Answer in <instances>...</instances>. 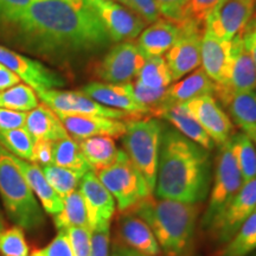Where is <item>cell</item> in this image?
<instances>
[{
    "instance_id": "obj_1",
    "label": "cell",
    "mask_w": 256,
    "mask_h": 256,
    "mask_svg": "<svg viewBox=\"0 0 256 256\" xmlns=\"http://www.w3.org/2000/svg\"><path fill=\"white\" fill-rule=\"evenodd\" d=\"M4 40L51 60L100 52L113 43L84 0H34Z\"/></svg>"
},
{
    "instance_id": "obj_2",
    "label": "cell",
    "mask_w": 256,
    "mask_h": 256,
    "mask_svg": "<svg viewBox=\"0 0 256 256\" xmlns=\"http://www.w3.org/2000/svg\"><path fill=\"white\" fill-rule=\"evenodd\" d=\"M211 185L209 151L177 130L162 132L156 197L200 204Z\"/></svg>"
},
{
    "instance_id": "obj_3",
    "label": "cell",
    "mask_w": 256,
    "mask_h": 256,
    "mask_svg": "<svg viewBox=\"0 0 256 256\" xmlns=\"http://www.w3.org/2000/svg\"><path fill=\"white\" fill-rule=\"evenodd\" d=\"M130 212L148 224L166 256H182L191 244L200 206L151 196L138 203Z\"/></svg>"
},
{
    "instance_id": "obj_4",
    "label": "cell",
    "mask_w": 256,
    "mask_h": 256,
    "mask_svg": "<svg viewBox=\"0 0 256 256\" xmlns=\"http://www.w3.org/2000/svg\"><path fill=\"white\" fill-rule=\"evenodd\" d=\"M0 198L6 215L20 228L38 229L44 223V214L11 153L0 145Z\"/></svg>"
},
{
    "instance_id": "obj_5",
    "label": "cell",
    "mask_w": 256,
    "mask_h": 256,
    "mask_svg": "<svg viewBox=\"0 0 256 256\" xmlns=\"http://www.w3.org/2000/svg\"><path fill=\"white\" fill-rule=\"evenodd\" d=\"M162 124L156 118L127 120L122 136L124 151L148 188L154 194L158 172Z\"/></svg>"
},
{
    "instance_id": "obj_6",
    "label": "cell",
    "mask_w": 256,
    "mask_h": 256,
    "mask_svg": "<svg viewBox=\"0 0 256 256\" xmlns=\"http://www.w3.org/2000/svg\"><path fill=\"white\" fill-rule=\"evenodd\" d=\"M95 174L116 200L118 210L121 214L130 212L138 203L153 196L122 150H120L119 156L113 165L95 172Z\"/></svg>"
},
{
    "instance_id": "obj_7",
    "label": "cell",
    "mask_w": 256,
    "mask_h": 256,
    "mask_svg": "<svg viewBox=\"0 0 256 256\" xmlns=\"http://www.w3.org/2000/svg\"><path fill=\"white\" fill-rule=\"evenodd\" d=\"M243 184L244 183L236 160L232 136L226 144L220 145V152L217 154L209 204L202 220L204 228L206 229L210 226L217 214L241 190Z\"/></svg>"
},
{
    "instance_id": "obj_8",
    "label": "cell",
    "mask_w": 256,
    "mask_h": 256,
    "mask_svg": "<svg viewBox=\"0 0 256 256\" xmlns=\"http://www.w3.org/2000/svg\"><path fill=\"white\" fill-rule=\"evenodd\" d=\"M146 57L132 40L120 42L107 51L104 58L96 64L98 78L112 84H126L136 78Z\"/></svg>"
},
{
    "instance_id": "obj_9",
    "label": "cell",
    "mask_w": 256,
    "mask_h": 256,
    "mask_svg": "<svg viewBox=\"0 0 256 256\" xmlns=\"http://www.w3.org/2000/svg\"><path fill=\"white\" fill-rule=\"evenodd\" d=\"M256 209V178L243 184L236 196L220 211L206 229L214 240L226 243Z\"/></svg>"
},
{
    "instance_id": "obj_10",
    "label": "cell",
    "mask_w": 256,
    "mask_h": 256,
    "mask_svg": "<svg viewBox=\"0 0 256 256\" xmlns=\"http://www.w3.org/2000/svg\"><path fill=\"white\" fill-rule=\"evenodd\" d=\"M38 98L55 113L68 115H98L118 120L136 119L138 115L104 107L81 92L49 89L38 92Z\"/></svg>"
},
{
    "instance_id": "obj_11",
    "label": "cell",
    "mask_w": 256,
    "mask_h": 256,
    "mask_svg": "<svg viewBox=\"0 0 256 256\" xmlns=\"http://www.w3.org/2000/svg\"><path fill=\"white\" fill-rule=\"evenodd\" d=\"M255 12V0H220L208 14L204 28L230 42L246 30Z\"/></svg>"
},
{
    "instance_id": "obj_12",
    "label": "cell",
    "mask_w": 256,
    "mask_h": 256,
    "mask_svg": "<svg viewBox=\"0 0 256 256\" xmlns=\"http://www.w3.org/2000/svg\"><path fill=\"white\" fill-rule=\"evenodd\" d=\"M100 18L113 43L138 38L147 23L136 14L114 0H84Z\"/></svg>"
},
{
    "instance_id": "obj_13",
    "label": "cell",
    "mask_w": 256,
    "mask_h": 256,
    "mask_svg": "<svg viewBox=\"0 0 256 256\" xmlns=\"http://www.w3.org/2000/svg\"><path fill=\"white\" fill-rule=\"evenodd\" d=\"M256 89V66L243 43L242 34L232 40L228 81L224 87H216L215 96L226 106L234 95Z\"/></svg>"
},
{
    "instance_id": "obj_14",
    "label": "cell",
    "mask_w": 256,
    "mask_h": 256,
    "mask_svg": "<svg viewBox=\"0 0 256 256\" xmlns=\"http://www.w3.org/2000/svg\"><path fill=\"white\" fill-rule=\"evenodd\" d=\"M0 63L8 66L19 76L25 84L34 92H40L49 89H60L66 86V80L55 70L48 68L40 60L30 58L0 44Z\"/></svg>"
},
{
    "instance_id": "obj_15",
    "label": "cell",
    "mask_w": 256,
    "mask_h": 256,
    "mask_svg": "<svg viewBox=\"0 0 256 256\" xmlns=\"http://www.w3.org/2000/svg\"><path fill=\"white\" fill-rule=\"evenodd\" d=\"M203 34L204 26L200 25L191 23L180 25V34L177 42L165 54L172 81H178L200 68Z\"/></svg>"
},
{
    "instance_id": "obj_16",
    "label": "cell",
    "mask_w": 256,
    "mask_h": 256,
    "mask_svg": "<svg viewBox=\"0 0 256 256\" xmlns=\"http://www.w3.org/2000/svg\"><path fill=\"white\" fill-rule=\"evenodd\" d=\"M185 106L215 145H223L232 136V121L214 95L198 96L185 102Z\"/></svg>"
},
{
    "instance_id": "obj_17",
    "label": "cell",
    "mask_w": 256,
    "mask_h": 256,
    "mask_svg": "<svg viewBox=\"0 0 256 256\" xmlns=\"http://www.w3.org/2000/svg\"><path fill=\"white\" fill-rule=\"evenodd\" d=\"M80 92L104 107L126 112L138 116L151 113L148 108L136 101L133 92V82L126 84L90 82L82 87Z\"/></svg>"
},
{
    "instance_id": "obj_18",
    "label": "cell",
    "mask_w": 256,
    "mask_h": 256,
    "mask_svg": "<svg viewBox=\"0 0 256 256\" xmlns=\"http://www.w3.org/2000/svg\"><path fill=\"white\" fill-rule=\"evenodd\" d=\"M78 190L87 208L90 229L110 224L116 206L110 192L104 188L94 171H88L80 182Z\"/></svg>"
},
{
    "instance_id": "obj_19",
    "label": "cell",
    "mask_w": 256,
    "mask_h": 256,
    "mask_svg": "<svg viewBox=\"0 0 256 256\" xmlns=\"http://www.w3.org/2000/svg\"><path fill=\"white\" fill-rule=\"evenodd\" d=\"M64 128L75 140L87 139L92 136H107L122 138L127 130V120L110 119L98 115H68L58 114Z\"/></svg>"
},
{
    "instance_id": "obj_20",
    "label": "cell",
    "mask_w": 256,
    "mask_h": 256,
    "mask_svg": "<svg viewBox=\"0 0 256 256\" xmlns=\"http://www.w3.org/2000/svg\"><path fill=\"white\" fill-rule=\"evenodd\" d=\"M118 235L124 247L148 256H159L162 252L152 229L136 214L124 212L120 216Z\"/></svg>"
},
{
    "instance_id": "obj_21",
    "label": "cell",
    "mask_w": 256,
    "mask_h": 256,
    "mask_svg": "<svg viewBox=\"0 0 256 256\" xmlns=\"http://www.w3.org/2000/svg\"><path fill=\"white\" fill-rule=\"evenodd\" d=\"M232 40L217 38L212 32L204 28L202 38L200 58L203 70L216 83V87H224L228 81Z\"/></svg>"
},
{
    "instance_id": "obj_22",
    "label": "cell",
    "mask_w": 256,
    "mask_h": 256,
    "mask_svg": "<svg viewBox=\"0 0 256 256\" xmlns=\"http://www.w3.org/2000/svg\"><path fill=\"white\" fill-rule=\"evenodd\" d=\"M216 92V83L211 80L203 68H197L194 70L190 75L184 78L180 82L168 86L166 88V94L164 101L160 104L158 110L153 112L156 114L159 110L170 107L172 104H185V102L192 100L203 95H214Z\"/></svg>"
},
{
    "instance_id": "obj_23",
    "label": "cell",
    "mask_w": 256,
    "mask_h": 256,
    "mask_svg": "<svg viewBox=\"0 0 256 256\" xmlns=\"http://www.w3.org/2000/svg\"><path fill=\"white\" fill-rule=\"evenodd\" d=\"M11 156L14 164L17 165L19 171L24 176L28 186H30L32 192L34 194V196L40 200L44 211L49 214V215H57L63 209V200L51 188V185L48 183L40 166L32 162L18 158V156H14V154Z\"/></svg>"
},
{
    "instance_id": "obj_24",
    "label": "cell",
    "mask_w": 256,
    "mask_h": 256,
    "mask_svg": "<svg viewBox=\"0 0 256 256\" xmlns=\"http://www.w3.org/2000/svg\"><path fill=\"white\" fill-rule=\"evenodd\" d=\"M180 34V26L160 18L138 36L136 46L145 57L162 56L171 49Z\"/></svg>"
},
{
    "instance_id": "obj_25",
    "label": "cell",
    "mask_w": 256,
    "mask_h": 256,
    "mask_svg": "<svg viewBox=\"0 0 256 256\" xmlns=\"http://www.w3.org/2000/svg\"><path fill=\"white\" fill-rule=\"evenodd\" d=\"M24 127L34 140H46L54 142L70 136L58 115L43 102L28 112Z\"/></svg>"
},
{
    "instance_id": "obj_26",
    "label": "cell",
    "mask_w": 256,
    "mask_h": 256,
    "mask_svg": "<svg viewBox=\"0 0 256 256\" xmlns=\"http://www.w3.org/2000/svg\"><path fill=\"white\" fill-rule=\"evenodd\" d=\"M156 116L164 118L168 122L174 124L178 132L196 142L197 145L206 148V151H211L215 147V142L211 140L203 127L198 124V121L192 116L185 104H172L170 107H166L164 110H159Z\"/></svg>"
},
{
    "instance_id": "obj_27",
    "label": "cell",
    "mask_w": 256,
    "mask_h": 256,
    "mask_svg": "<svg viewBox=\"0 0 256 256\" xmlns=\"http://www.w3.org/2000/svg\"><path fill=\"white\" fill-rule=\"evenodd\" d=\"M78 142L92 171L94 172L110 168L119 156L120 150H118L114 138L112 136H92L78 140Z\"/></svg>"
},
{
    "instance_id": "obj_28",
    "label": "cell",
    "mask_w": 256,
    "mask_h": 256,
    "mask_svg": "<svg viewBox=\"0 0 256 256\" xmlns=\"http://www.w3.org/2000/svg\"><path fill=\"white\" fill-rule=\"evenodd\" d=\"M232 119L243 130L252 136L256 133V89L234 95L226 104Z\"/></svg>"
},
{
    "instance_id": "obj_29",
    "label": "cell",
    "mask_w": 256,
    "mask_h": 256,
    "mask_svg": "<svg viewBox=\"0 0 256 256\" xmlns=\"http://www.w3.org/2000/svg\"><path fill=\"white\" fill-rule=\"evenodd\" d=\"M54 223L58 230H66L74 226L90 229L87 208L80 190H75L64 198L63 209L54 216Z\"/></svg>"
},
{
    "instance_id": "obj_30",
    "label": "cell",
    "mask_w": 256,
    "mask_h": 256,
    "mask_svg": "<svg viewBox=\"0 0 256 256\" xmlns=\"http://www.w3.org/2000/svg\"><path fill=\"white\" fill-rule=\"evenodd\" d=\"M52 164L81 174L92 171L90 166L80 148L78 140L72 139V136L52 142Z\"/></svg>"
},
{
    "instance_id": "obj_31",
    "label": "cell",
    "mask_w": 256,
    "mask_h": 256,
    "mask_svg": "<svg viewBox=\"0 0 256 256\" xmlns=\"http://www.w3.org/2000/svg\"><path fill=\"white\" fill-rule=\"evenodd\" d=\"M256 250V209L235 235L229 240L220 256H247Z\"/></svg>"
},
{
    "instance_id": "obj_32",
    "label": "cell",
    "mask_w": 256,
    "mask_h": 256,
    "mask_svg": "<svg viewBox=\"0 0 256 256\" xmlns=\"http://www.w3.org/2000/svg\"><path fill=\"white\" fill-rule=\"evenodd\" d=\"M38 104L40 98L37 92L25 83H19L5 90H0V108L28 113Z\"/></svg>"
},
{
    "instance_id": "obj_33",
    "label": "cell",
    "mask_w": 256,
    "mask_h": 256,
    "mask_svg": "<svg viewBox=\"0 0 256 256\" xmlns=\"http://www.w3.org/2000/svg\"><path fill=\"white\" fill-rule=\"evenodd\" d=\"M42 171L46 176L48 183L51 188L60 194V197L64 200L68 194L75 190H78L80 182L86 174L74 171V170L60 168L55 164H49L46 166H40Z\"/></svg>"
},
{
    "instance_id": "obj_34",
    "label": "cell",
    "mask_w": 256,
    "mask_h": 256,
    "mask_svg": "<svg viewBox=\"0 0 256 256\" xmlns=\"http://www.w3.org/2000/svg\"><path fill=\"white\" fill-rule=\"evenodd\" d=\"M136 82L151 88H168L171 86V72L162 56L146 57L136 76Z\"/></svg>"
},
{
    "instance_id": "obj_35",
    "label": "cell",
    "mask_w": 256,
    "mask_h": 256,
    "mask_svg": "<svg viewBox=\"0 0 256 256\" xmlns=\"http://www.w3.org/2000/svg\"><path fill=\"white\" fill-rule=\"evenodd\" d=\"M232 144L243 183L246 184L256 178V147L246 133L232 136Z\"/></svg>"
},
{
    "instance_id": "obj_36",
    "label": "cell",
    "mask_w": 256,
    "mask_h": 256,
    "mask_svg": "<svg viewBox=\"0 0 256 256\" xmlns=\"http://www.w3.org/2000/svg\"><path fill=\"white\" fill-rule=\"evenodd\" d=\"M34 142L36 140L25 127L0 130V145L11 154L28 162L32 160Z\"/></svg>"
},
{
    "instance_id": "obj_37",
    "label": "cell",
    "mask_w": 256,
    "mask_h": 256,
    "mask_svg": "<svg viewBox=\"0 0 256 256\" xmlns=\"http://www.w3.org/2000/svg\"><path fill=\"white\" fill-rule=\"evenodd\" d=\"M0 255L30 256V247L23 228L16 226L0 232Z\"/></svg>"
},
{
    "instance_id": "obj_38",
    "label": "cell",
    "mask_w": 256,
    "mask_h": 256,
    "mask_svg": "<svg viewBox=\"0 0 256 256\" xmlns=\"http://www.w3.org/2000/svg\"><path fill=\"white\" fill-rule=\"evenodd\" d=\"M34 0H0V37L4 38Z\"/></svg>"
},
{
    "instance_id": "obj_39",
    "label": "cell",
    "mask_w": 256,
    "mask_h": 256,
    "mask_svg": "<svg viewBox=\"0 0 256 256\" xmlns=\"http://www.w3.org/2000/svg\"><path fill=\"white\" fill-rule=\"evenodd\" d=\"M220 0H188L183 12L178 26L183 24H196L204 26L208 14L218 4Z\"/></svg>"
},
{
    "instance_id": "obj_40",
    "label": "cell",
    "mask_w": 256,
    "mask_h": 256,
    "mask_svg": "<svg viewBox=\"0 0 256 256\" xmlns=\"http://www.w3.org/2000/svg\"><path fill=\"white\" fill-rule=\"evenodd\" d=\"M133 92L136 101L148 108L153 114V112L158 110L164 101L166 88H151L136 81L133 83Z\"/></svg>"
},
{
    "instance_id": "obj_41",
    "label": "cell",
    "mask_w": 256,
    "mask_h": 256,
    "mask_svg": "<svg viewBox=\"0 0 256 256\" xmlns=\"http://www.w3.org/2000/svg\"><path fill=\"white\" fill-rule=\"evenodd\" d=\"M74 256H90L92 230L83 226L66 229Z\"/></svg>"
},
{
    "instance_id": "obj_42",
    "label": "cell",
    "mask_w": 256,
    "mask_h": 256,
    "mask_svg": "<svg viewBox=\"0 0 256 256\" xmlns=\"http://www.w3.org/2000/svg\"><path fill=\"white\" fill-rule=\"evenodd\" d=\"M121 4L142 18L147 24H152L162 18L154 0H121Z\"/></svg>"
},
{
    "instance_id": "obj_43",
    "label": "cell",
    "mask_w": 256,
    "mask_h": 256,
    "mask_svg": "<svg viewBox=\"0 0 256 256\" xmlns=\"http://www.w3.org/2000/svg\"><path fill=\"white\" fill-rule=\"evenodd\" d=\"M110 224L98 226L92 230L90 256H110Z\"/></svg>"
},
{
    "instance_id": "obj_44",
    "label": "cell",
    "mask_w": 256,
    "mask_h": 256,
    "mask_svg": "<svg viewBox=\"0 0 256 256\" xmlns=\"http://www.w3.org/2000/svg\"><path fill=\"white\" fill-rule=\"evenodd\" d=\"M154 2L160 12V16L164 17L166 20L178 25L180 22L182 12H183L188 0H154Z\"/></svg>"
},
{
    "instance_id": "obj_45",
    "label": "cell",
    "mask_w": 256,
    "mask_h": 256,
    "mask_svg": "<svg viewBox=\"0 0 256 256\" xmlns=\"http://www.w3.org/2000/svg\"><path fill=\"white\" fill-rule=\"evenodd\" d=\"M40 252L43 256H74L66 230H60L55 238Z\"/></svg>"
},
{
    "instance_id": "obj_46",
    "label": "cell",
    "mask_w": 256,
    "mask_h": 256,
    "mask_svg": "<svg viewBox=\"0 0 256 256\" xmlns=\"http://www.w3.org/2000/svg\"><path fill=\"white\" fill-rule=\"evenodd\" d=\"M26 114L25 112H17L6 110V108H0V130H14V128H20L25 126V120H26Z\"/></svg>"
},
{
    "instance_id": "obj_47",
    "label": "cell",
    "mask_w": 256,
    "mask_h": 256,
    "mask_svg": "<svg viewBox=\"0 0 256 256\" xmlns=\"http://www.w3.org/2000/svg\"><path fill=\"white\" fill-rule=\"evenodd\" d=\"M31 162L40 166L52 164V142L36 140Z\"/></svg>"
},
{
    "instance_id": "obj_48",
    "label": "cell",
    "mask_w": 256,
    "mask_h": 256,
    "mask_svg": "<svg viewBox=\"0 0 256 256\" xmlns=\"http://www.w3.org/2000/svg\"><path fill=\"white\" fill-rule=\"evenodd\" d=\"M243 43H244L246 48L250 54L252 60L256 66V20L252 18L249 24L246 28V30L242 32Z\"/></svg>"
},
{
    "instance_id": "obj_49",
    "label": "cell",
    "mask_w": 256,
    "mask_h": 256,
    "mask_svg": "<svg viewBox=\"0 0 256 256\" xmlns=\"http://www.w3.org/2000/svg\"><path fill=\"white\" fill-rule=\"evenodd\" d=\"M22 83V80L19 78V76L10 70L8 66H5L4 64L0 63V90H5L14 87L16 84Z\"/></svg>"
},
{
    "instance_id": "obj_50",
    "label": "cell",
    "mask_w": 256,
    "mask_h": 256,
    "mask_svg": "<svg viewBox=\"0 0 256 256\" xmlns=\"http://www.w3.org/2000/svg\"><path fill=\"white\" fill-rule=\"evenodd\" d=\"M113 256H148V255L142 254V252H136V250H133V249H130V248L124 247V246L119 244L118 247L115 246Z\"/></svg>"
},
{
    "instance_id": "obj_51",
    "label": "cell",
    "mask_w": 256,
    "mask_h": 256,
    "mask_svg": "<svg viewBox=\"0 0 256 256\" xmlns=\"http://www.w3.org/2000/svg\"><path fill=\"white\" fill-rule=\"evenodd\" d=\"M30 256H43V254H42L40 249H38V250H34V252H32Z\"/></svg>"
},
{
    "instance_id": "obj_52",
    "label": "cell",
    "mask_w": 256,
    "mask_h": 256,
    "mask_svg": "<svg viewBox=\"0 0 256 256\" xmlns=\"http://www.w3.org/2000/svg\"><path fill=\"white\" fill-rule=\"evenodd\" d=\"M4 228H5V224H4V222H2V215H0V232H2V230H4Z\"/></svg>"
},
{
    "instance_id": "obj_53",
    "label": "cell",
    "mask_w": 256,
    "mask_h": 256,
    "mask_svg": "<svg viewBox=\"0 0 256 256\" xmlns=\"http://www.w3.org/2000/svg\"><path fill=\"white\" fill-rule=\"evenodd\" d=\"M249 138H250V139L252 140V142H254L255 145H256V133H255V134H252V136H249Z\"/></svg>"
},
{
    "instance_id": "obj_54",
    "label": "cell",
    "mask_w": 256,
    "mask_h": 256,
    "mask_svg": "<svg viewBox=\"0 0 256 256\" xmlns=\"http://www.w3.org/2000/svg\"><path fill=\"white\" fill-rule=\"evenodd\" d=\"M114 2H120V4H121V0H114Z\"/></svg>"
},
{
    "instance_id": "obj_55",
    "label": "cell",
    "mask_w": 256,
    "mask_h": 256,
    "mask_svg": "<svg viewBox=\"0 0 256 256\" xmlns=\"http://www.w3.org/2000/svg\"><path fill=\"white\" fill-rule=\"evenodd\" d=\"M255 14H256V0H255Z\"/></svg>"
},
{
    "instance_id": "obj_56",
    "label": "cell",
    "mask_w": 256,
    "mask_h": 256,
    "mask_svg": "<svg viewBox=\"0 0 256 256\" xmlns=\"http://www.w3.org/2000/svg\"><path fill=\"white\" fill-rule=\"evenodd\" d=\"M252 256H256V252H255V254H254V255H252Z\"/></svg>"
},
{
    "instance_id": "obj_57",
    "label": "cell",
    "mask_w": 256,
    "mask_h": 256,
    "mask_svg": "<svg viewBox=\"0 0 256 256\" xmlns=\"http://www.w3.org/2000/svg\"><path fill=\"white\" fill-rule=\"evenodd\" d=\"M254 18H255V20H256V17H254Z\"/></svg>"
}]
</instances>
